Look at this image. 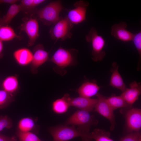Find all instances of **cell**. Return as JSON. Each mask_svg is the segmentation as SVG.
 <instances>
[{"mask_svg":"<svg viewBox=\"0 0 141 141\" xmlns=\"http://www.w3.org/2000/svg\"><path fill=\"white\" fill-rule=\"evenodd\" d=\"M98 123L97 120L90 112L79 110L69 117L65 124L67 126H77V129L82 135V141H92L93 139L90 131V128Z\"/></svg>","mask_w":141,"mask_h":141,"instance_id":"obj_1","label":"cell"},{"mask_svg":"<svg viewBox=\"0 0 141 141\" xmlns=\"http://www.w3.org/2000/svg\"><path fill=\"white\" fill-rule=\"evenodd\" d=\"M78 52V50L75 49H65L60 46L49 60L55 65L54 70L63 75L66 72V68L77 64Z\"/></svg>","mask_w":141,"mask_h":141,"instance_id":"obj_2","label":"cell"},{"mask_svg":"<svg viewBox=\"0 0 141 141\" xmlns=\"http://www.w3.org/2000/svg\"><path fill=\"white\" fill-rule=\"evenodd\" d=\"M60 0L51 2L44 7L37 11L38 17L43 24L50 25L54 24L60 19L59 15L63 9Z\"/></svg>","mask_w":141,"mask_h":141,"instance_id":"obj_3","label":"cell"},{"mask_svg":"<svg viewBox=\"0 0 141 141\" xmlns=\"http://www.w3.org/2000/svg\"><path fill=\"white\" fill-rule=\"evenodd\" d=\"M87 42L90 43L92 47V59L95 62L102 60L106 53L104 50L105 41L104 38L98 33L96 29L92 27L85 37Z\"/></svg>","mask_w":141,"mask_h":141,"instance_id":"obj_4","label":"cell"},{"mask_svg":"<svg viewBox=\"0 0 141 141\" xmlns=\"http://www.w3.org/2000/svg\"><path fill=\"white\" fill-rule=\"evenodd\" d=\"M73 25L66 16L60 17L50 30L51 38L56 41L58 40L63 41L70 38L72 35L71 31Z\"/></svg>","mask_w":141,"mask_h":141,"instance_id":"obj_5","label":"cell"},{"mask_svg":"<svg viewBox=\"0 0 141 141\" xmlns=\"http://www.w3.org/2000/svg\"><path fill=\"white\" fill-rule=\"evenodd\" d=\"M49 131L54 141H67L82 135L75 126L58 125L50 128Z\"/></svg>","mask_w":141,"mask_h":141,"instance_id":"obj_6","label":"cell"},{"mask_svg":"<svg viewBox=\"0 0 141 141\" xmlns=\"http://www.w3.org/2000/svg\"><path fill=\"white\" fill-rule=\"evenodd\" d=\"M98 99L94 110L107 119L110 122V130H113L116 125L114 110L108 103L106 97L98 93L96 95Z\"/></svg>","mask_w":141,"mask_h":141,"instance_id":"obj_7","label":"cell"},{"mask_svg":"<svg viewBox=\"0 0 141 141\" xmlns=\"http://www.w3.org/2000/svg\"><path fill=\"white\" fill-rule=\"evenodd\" d=\"M89 4L87 1L79 0L74 4V8L68 10L66 16L73 24H78L85 20L86 18L87 8Z\"/></svg>","mask_w":141,"mask_h":141,"instance_id":"obj_8","label":"cell"},{"mask_svg":"<svg viewBox=\"0 0 141 141\" xmlns=\"http://www.w3.org/2000/svg\"><path fill=\"white\" fill-rule=\"evenodd\" d=\"M20 28L21 31L26 33L28 37V46L33 45L39 36L37 20L32 17L26 19L21 25Z\"/></svg>","mask_w":141,"mask_h":141,"instance_id":"obj_9","label":"cell"},{"mask_svg":"<svg viewBox=\"0 0 141 141\" xmlns=\"http://www.w3.org/2000/svg\"><path fill=\"white\" fill-rule=\"evenodd\" d=\"M49 53L44 49L43 45L38 44L33 49V58L30 70L34 74L38 72V68L48 60Z\"/></svg>","mask_w":141,"mask_h":141,"instance_id":"obj_10","label":"cell"},{"mask_svg":"<svg viewBox=\"0 0 141 141\" xmlns=\"http://www.w3.org/2000/svg\"><path fill=\"white\" fill-rule=\"evenodd\" d=\"M126 124L130 132L140 131L141 128V109L130 108L125 114Z\"/></svg>","mask_w":141,"mask_h":141,"instance_id":"obj_11","label":"cell"},{"mask_svg":"<svg viewBox=\"0 0 141 141\" xmlns=\"http://www.w3.org/2000/svg\"><path fill=\"white\" fill-rule=\"evenodd\" d=\"M127 23L121 22L114 25L111 28V34L118 40L124 42L132 41L134 34L126 29Z\"/></svg>","mask_w":141,"mask_h":141,"instance_id":"obj_12","label":"cell"},{"mask_svg":"<svg viewBox=\"0 0 141 141\" xmlns=\"http://www.w3.org/2000/svg\"><path fill=\"white\" fill-rule=\"evenodd\" d=\"M98 102L97 98H88L82 96L71 98L70 106L76 107L79 110L89 112L94 110Z\"/></svg>","mask_w":141,"mask_h":141,"instance_id":"obj_13","label":"cell"},{"mask_svg":"<svg viewBox=\"0 0 141 141\" xmlns=\"http://www.w3.org/2000/svg\"><path fill=\"white\" fill-rule=\"evenodd\" d=\"M129 86L120 95L128 104L132 106L140 95L141 85L140 82L134 81L130 84Z\"/></svg>","mask_w":141,"mask_h":141,"instance_id":"obj_14","label":"cell"},{"mask_svg":"<svg viewBox=\"0 0 141 141\" xmlns=\"http://www.w3.org/2000/svg\"><path fill=\"white\" fill-rule=\"evenodd\" d=\"M96 81L86 80L77 90L80 96L88 98L96 95L100 89Z\"/></svg>","mask_w":141,"mask_h":141,"instance_id":"obj_15","label":"cell"},{"mask_svg":"<svg viewBox=\"0 0 141 141\" xmlns=\"http://www.w3.org/2000/svg\"><path fill=\"white\" fill-rule=\"evenodd\" d=\"M13 56L19 65L26 66L31 64L33 58V53L27 48H22L15 51Z\"/></svg>","mask_w":141,"mask_h":141,"instance_id":"obj_16","label":"cell"},{"mask_svg":"<svg viewBox=\"0 0 141 141\" xmlns=\"http://www.w3.org/2000/svg\"><path fill=\"white\" fill-rule=\"evenodd\" d=\"M111 70L112 73L110 78L109 85L119 90L122 92L127 88L119 71V66L115 62H113Z\"/></svg>","mask_w":141,"mask_h":141,"instance_id":"obj_17","label":"cell"},{"mask_svg":"<svg viewBox=\"0 0 141 141\" xmlns=\"http://www.w3.org/2000/svg\"><path fill=\"white\" fill-rule=\"evenodd\" d=\"M71 97L67 93L66 94L61 98L54 101L52 104L53 111L57 114L66 112L70 106V102Z\"/></svg>","mask_w":141,"mask_h":141,"instance_id":"obj_18","label":"cell"},{"mask_svg":"<svg viewBox=\"0 0 141 141\" xmlns=\"http://www.w3.org/2000/svg\"><path fill=\"white\" fill-rule=\"evenodd\" d=\"M19 87L18 79L16 75L7 77L3 80L2 84L3 90L13 94L18 91Z\"/></svg>","mask_w":141,"mask_h":141,"instance_id":"obj_19","label":"cell"},{"mask_svg":"<svg viewBox=\"0 0 141 141\" xmlns=\"http://www.w3.org/2000/svg\"><path fill=\"white\" fill-rule=\"evenodd\" d=\"M21 9L20 4H17L15 3L11 4L5 15L0 19V25H8Z\"/></svg>","mask_w":141,"mask_h":141,"instance_id":"obj_20","label":"cell"},{"mask_svg":"<svg viewBox=\"0 0 141 141\" xmlns=\"http://www.w3.org/2000/svg\"><path fill=\"white\" fill-rule=\"evenodd\" d=\"M106 100L114 110L121 108H130L131 106L128 104L122 96L113 95L107 98Z\"/></svg>","mask_w":141,"mask_h":141,"instance_id":"obj_21","label":"cell"},{"mask_svg":"<svg viewBox=\"0 0 141 141\" xmlns=\"http://www.w3.org/2000/svg\"><path fill=\"white\" fill-rule=\"evenodd\" d=\"M19 37L11 27L8 25H0V39L2 42L11 40Z\"/></svg>","mask_w":141,"mask_h":141,"instance_id":"obj_22","label":"cell"},{"mask_svg":"<svg viewBox=\"0 0 141 141\" xmlns=\"http://www.w3.org/2000/svg\"><path fill=\"white\" fill-rule=\"evenodd\" d=\"M91 135L95 141H114L110 137V133L104 130L96 128L91 133Z\"/></svg>","mask_w":141,"mask_h":141,"instance_id":"obj_23","label":"cell"},{"mask_svg":"<svg viewBox=\"0 0 141 141\" xmlns=\"http://www.w3.org/2000/svg\"><path fill=\"white\" fill-rule=\"evenodd\" d=\"M35 123L33 120L29 117L24 118L19 121L18 127L19 131L22 132H30L34 127Z\"/></svg>","mask_w":141,"mask_h":141,"instance_id":"obj_24","label":"cell"},{"mask_svg":"<svg viewBox=\"0 0 141 141\" xmlns=\"http://www.w3.org/2000/svg\"><path fill=\"white\" fill-rule=\"evenodd\" d=\"M14 100L13 94L0 90V109L6 108Z\"/></svg>","mask_w":141,"mask_h":141,"instance_id":"obj_25","label":"cell"},{"mask_svg":"<svg viewBox=\"0 0 141 141\" xmlns=\"http://www.w3.org/2000/svg\"><path fill=\"white\" fill-rule=\"evenodd\" d=\"M45 0H22L20 5L21 10L26 12L30 11L39 5L45 2Z\"/></svg>","mask_w":141,"mask_h":141,"instance_id":"obj_26","label":"cell"},{"mask_svg":"<svg viewBox=\"0 0 141 141\" xmlns=\"http://www.w3.org/2000/svg\"><path fill=\"white\" fill-rule=\"evenodd\" d=\"M133 43L137 50L139 56L137 70L139 71L140 69L141 60V31L134 34L132 40Z\"/></svg>","mask_w":141,"mask_h":141,"instance_id":"obj_27","label":"cell"},{"mask_svg":"<svg viewBox=\"0 0 141 141\" xmlns=\"http://www.w3.org/2000/svg\"><path fill=\"white\" fill-rule=\"evenodd\" d=\"M16 135L19 141H40L41 140L35 134L31 132H22L18 131Z\"/></svg>","mask_w":141,"mask_h":141,"instance_id":"obj_28","label":"cell"},{"mask_svg":"<svg viewBox=\"0 0 141 141\" xmlns=\"http://www.w3.org/2000/svg\"><path fill=\"white\" fill-rule=\"evenodd\" d=\"M13 122L11 119L7 115L0 116V132L4 128L10 129L12 126Z\"/></svg>","mask_w":141,"mask_h":141,"instance_id":"obj_29","label":"cell"},{"mask_svg":"<svg viewBox=\"0 0 141 141\" xmlns=\"http://www.w3.org/2000/svg\"><path fill=\"white\" fill-rule=\"evenodd\" d=\"M141 138L140 131L130 133L122 137L120 141H139Z\"/></svg>","mask_w":141,"mask_h":141,"instance_id":"obj_30","label":"cell"},{"mask_svg":"<svg viewBox=\"0 0 141 141\" xmlns=\"http://www.w3.org/2000/svg\"><path fill=\"white\" fill-rule=\"evenodd\" d=\"M14 137H10L0 133V141H15Z\"/></svg>","mask_w":141,"mask_h":141,"instance_id":"obj_31","label":"cell"},{"mask_svg":"<svg viewBox=\"0 0 141 141\" xmlns=\"http://www.w3.org/2000/svg\"><path fill=\"white\" fill-rule=\"evenodd\" d=\"M3 48V42L0 39V58L3 56L2 51Z\"/></svg>","mask_w":141,"mask_h":141,"instance_id":"obj_32","label":"cell"},{"mask_svg":"<svg viewBox=\"0 0 141 141\" xmlns=\"http://www.w3.org/2000/svg\"><path fill=\"white\" fill-rule=\"evenodd\" d=\"M139 141H141V138L140 139Z\"/></svg>","mask_w":141,"mask_h":141,"instance_id":"obj_33","label":"cell"},{"mask_svg":"<svg viewBox=\"0 0 141 141\" xmlns=\"http://www.w3.org/2000/svg\"><path fill=\"white\" fill-rule=\"evenodd\" d=\"M40 141H42L41 140Z\"/></svg>","mask_w":141,"mask_h":141,"instance_id":"obj_34","label":"cell"},{"mask_svg":"<svg viewBox=\"0 0 141 141\" xmlns=\"http://www.w3.org/2000/svg\"></svg>","mask_w":141,"mask_h":141,"instance_id":"obj_35","label":"cell"}]
</instances>
